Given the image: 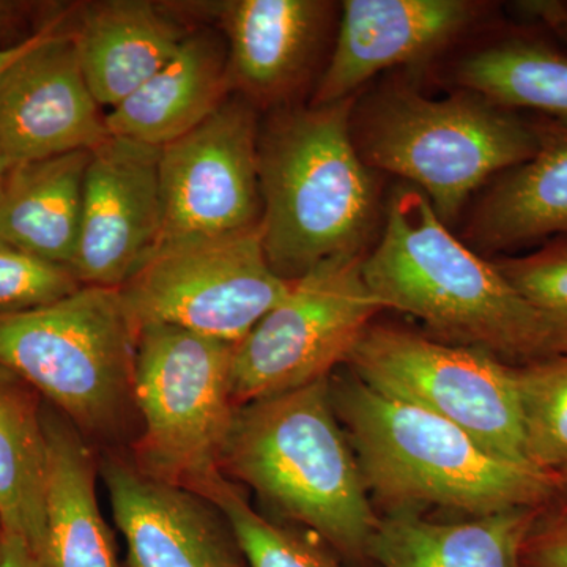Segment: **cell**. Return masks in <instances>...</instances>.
Segmentation results:
<instances>
[{
  "label": "cell",
  "mask_w": 567,
  "mask_h": 567,
  "mask_svg": "<svg viewBox=\"0 0 567 567\" xmlns=\"http://www.w3.org/2000/svg\"><path fill=\"white\" fill-rule=\"evenodd\" d=\"M361 271L382 309L415 317L436 341L481 350L511 365L566 352L550 320L494 260L458 240L415 186L391 194L382 235Z\"/></svg>",
  "instance_id": "1"
},
{
  "label": "cell",
  "mask_w": 567,
  "mask_h": 567,
  "mask_svg": "<svg viewBox=\"0 0 567 567\" xmlns=\"http://www.w3.org/2000/svg\"><path fill=\"white\" fill-rule=\"evenodd\" d=\"M354 100L286 104L260 125V238L284 281L327 260L364 257L375 233L380 183L353 144Z\"/></svg>",
  "instance_id": "2"
},
{
  "label": "cell",
  "mask_w": 567,
  "mask_h": 567,
  "mask_svg": "<svg viewBox=\"0 0 567 567\" xmlns=\"http://www.w3.org/2000/svg\"><path fill=\"white\" fill-rule=\"evenodd\" d=\"M330 386L369 495L390 514L439 506L481 517L554 502L557 473L498 456L464 429L372 390L352 372Z\"/></svg>",
  "instance_id": "3"
},
{
  "label": "cell",
  "mask_w": 567,
  "mask_h": 567,
  "mask_svg": "<svg viewBox=\"0 0 567 567\" xmlns=\"http://www.w3.org/2000/svg\"><path fill=\"white\" fill-rule=\"evenodd\" d=\"M221 472L347 557L368 555L380 517L336 415L330 377L238 406Z\"/></svg>",
  "instance_id": "4"
},
{
  "label": "cell",
  "mask_w": 567,
  "mask_h": 567,
  "mask_svg": "<svg viewBox=\"0 0 567 567\" xmlns=\"http://www.w3.org/2000/svg\"><path fill=\"white\" fill-rule=\"evenodd\" d=\"M350 126L363 162L420 189L450 227L480 186L535 155L544 117L465 89L431 99L385 85L354 100Z\"/></svg>",
  "instance_id": "5"
},
{
  "label": "cell",
  "mask_w": 567,
  "mask_h": 567,
  "mask_svg": "<svg viewBox=\"0 0 567 567\" xmlns=\"http://www.w3.org/2000/svg\"><path fill=\"white\" fill-rule=\"evenodd\" d=\"M136 331L121 290L82 286L55 303L0 315V368L20 377L87 439L114 442L134 409Z\"/></svg>",
  "instance_id": "6"
},
{
  "label": "cell",
  "mask_w": 567,
  "mask_h": 567,
  "mask_svg": "<svg viewBox=\"0 0 567 567\" xmlns=\"http://www.w3.org/2000/svg\"><path fill=\"white\" fill-rule=\"evenodd\" d=\"M235 346L173 324L136 333L134 409L141 435L133 464L144 475L199 492L221 472L237 404L230 390Z\"/></svg>",
  "instance_id": "7"
},
{
  "label": "cell",
  "mask_w": 567,
  "mask_h": 567,
  "mask_svg": "<svg viewBox=\"0 0 567 567\" xmlns=\"http://www.w3.org/2000/svg\"><path fill=\"white\" fill-rule=\"evenodd\" d=\"M346 364L372 390L456 424L498 456L528 462L514 365L481 350L374 323Z\"/></svg>",
  "instance_id": "8"
},
{
  "label": "cell",
  "mask_w": 567,
  "mask_h": 567,
  "mask_svg": "<svg viewBox=\"0 0 567 567\" xmlns=\"http://www.w3.org/2000/svg\"><path fill=\"white\" fill-rule=\"evenodd\" d=\"M363 257L327 260L290 282L286 297L235 346L237 406L328 379L346 364L382 306L361 271Z\"/></svg>",
  "instance_id": "9"
},
{
  "label": "cell",
  "mask_w": 567,
  "mask_h": 567,
  "mask_svg": "<svg viewBox=\"0 0 567 567\" xmlns=\"http://www.w3.org/2000/svg\"><path fill=\"white\" fill-rule=\"evenodd\" d=\"M259 229L156 252L121 287L134 331L173 324L237 346L286 297Z\"/></svg>",
  "instance_id": "10"
},
{
  "label": "cell",
  "mask_w": 567,
  "mask_h": 567,
  "mask_svg": "<svg viewBox=\"0 0 567 567\" xmlns=\"http://www.w3.org/2000/svg\"><path fill=\"white\" fill-rule=\"evenodd\" d=\"M259 110L238 93L159 153L163 223L156 252L259 229Z\"/></svg>",
  "instance_id": "11"
},
{
  "label": "cell",
  "mask_w": 567,
  "mask_h": 567,
  "mask_svg": "<svg viewBox=\"0 0 567 567\" xmlns=\"http://www.w3.org/2000/svg\"><path fill=\"white\" fill-rule=\"evenodd\" d=\"M159 153L112 134L91 151L71 264L82 286L121 289L151 260L163 223Z\"/></svg>",
  "instance_id": "12"
},
{
  "label": "cell",
  "mask_w": 567,
  "mask_h": 567,
  "mask_svg": "<svg viewBox=\"0 0 567 567\" xmlns=\"http://www.w3.org/2000/svg\"><path fill=\"white\" fill-rule=\"evenodd\" d=\"M110 136L71 32L52 24L0 74V148L10 166L91 152Z\"/></svg>",
  "instance_id": "13"
},
{
  "label": "cell",
  "mask_w": 567,
  "mask_h": 567,
  "mask_svg": "<svg viewBox=\"0 0 567 567\" xmlns=\"http://www.w3.org/2000/svg\"><path fill=\"white\" fill-rule=\"evenodd\" d=\"M488 9L491 3L475 0H346L311 104L354 99L375 74L427 62L475 28Z\"/></svg>",
  "instance_id": "14"
},
{
  "label": "cell",
  "mask_w": 567,
  "mask_h": 567,
  "mask_svg": "<svg viewBox=\"0 0 567 567\" xmlns=\"http://www.w3.org/2000/svg\"><path fill=\"white\" fill-rule=\"evenodd\" d=\"M130 567H246L233 529L204 496L144 475L115 453L99 461Z\"/></svg>",
  "instance_id": "15"
},
{
  "label": "cell",
  "mask_w": 567,
  "mask_h": 567,
  "mask_svg": "<svg viewBox=\"0 0 567 567\" xmlns=\"http://www.w3.org/2000/svg\"><path fill=\"white\" fill-rule=\"evenodd\" d=\"M333 3L234 0L221 9L230 91L257 110L292 104L315 65Z\"/></svg>",
  "instance_id": "16"
},
{
  "label": "cell",
  "mask_w": 567,
  "mask_h": 567,
  "mask_svg": "<svg viewBox=\"0 0 567 567\" xmlns=\"http://www.w3.org/2000/svg\"><path fill=\"white\" fill-rule=\"evenodd\" d=\"M473 249L513 252L567 238V125L544 118L543 141L527 162L499 174L476 205Z\"/></svg>",
  "instance_id": "17"
},
{
  "label": "cell",
  "mask_w": 567,
  "mask_h": 567,
  "mask_svg": "<svg viewBox=\"0 0 567 567\" xmlns=\"http://www.w3.org/2000/svg\"><path fill=\"white\" fill-rule=\"evenodd\" d=\"M48 445L47 524L39 567H122L96 499L99 464L87 439L54 406H43Z\"/></svg>",
  "instance_id": "18"
},
{
  "label": "cell",
  "mask_w": 567,
  "mask_h": 567,
  "mask_svg": "<svg viewBox=\"0 0 567 567\" xmlns=\"http://www.w3.org/2000/svg\"><path fill=\"white\" fill-rule=\"evenodd\" d=\"M230 93L227 44L212 31L189 32L162 70L106 114L107 130L163 148L210 117Z\"/></svg>",
  "instance_id": "19"
},
{
  "label": "cell",
  "mask_w": 567,
  "mask_h": 567,
  "mask_svg": "<svg viewBox=\"0 0 567 567\" xmlns=\"http://www.w3.org/2000/svg\"><path fill=\"white\" fill-rule=\"evenodd\" d=\"M71 35L93 96L114 110L174 58L189 32L155 3L112 0L85 9Z\"/></svg>",
  "instance_id": "20"
},
{
  "label": "cell",
  "mask_w": 567,
  "mask_h": 567,
  "mask_svg": "<svg viewBox=\"0 0 567 567\" xmlns=\"http://www.w3.org/2000/svg\"><path fill=\"white\" fill-rule=\"evenodd\" d=\"M544 509H513L464 522L415 513L380 517L368 557L383 567H522V547Z\"/></svg>",
  "instance_id": "21"
},
{
  "label": "cell",
  "mask_w": 567,
  "mask_h": 567,
  "mask_svg": "<svg viewBox=\"0 0 567 567\" xmlns=\"http://www.w3.org/2000/svg\"><path fill=\"white\" fill-rule=\"evenodd\" d=\"M89 158L91 152L81 151L11 166L0 193V238L71 268Z\"/></svg>",
  "instance_id": "22"
},
{
  "label": "cell",
  "mask_w": 567,
  "mask_h": 567,
  "mask_svg": "<svg viewBox=\"0 0 567 567\" xmlns=\"http://www.w3.org/2000/svg\"><path fill=\"white\" fill-rule=\"evenodd\" d=\"M458 89L567 125V51L528 28L506 29L454 66Z\"/></svg>",
  "instance_id": "23"
},
{
  "label": "cell",
  "mask_w": 567,
  "mask_h": 567,
  "mask_svg": "<svg viewBox=\"0 0 567 567\" xmlns=\"http://www.w3.org/2000/svg\"><path fill=\"white\" fill-rule=\"evenodd\" d=\"M48 445L40 394L0 368V533L33 557L47 524Z\"/></svg>",
  "instance_id": "24"
},
{
  "label": "cell",
  "mask_w": 567,
  "mask_h": 567,
  "mask_svg": "<svg viewBox=\"0 0 567 567\" xmlns=\"http://www.w3.org/2000/svg\"><path fill=\"white\" fill-rule=\"evenodd\" d=\"M197 494L226 518L248 567H342L315 540L260 516L229 477H213Z\"/></svg>",
  "instance_id": "25"
},
{
  "label": "cell",
  "mask_w": 567,
  "mask_h": 567,
  "mask_svg": "<svg viewBox=\"0 0 567 567\" xmlns=\"http://www.w3.org/2000/svg\"><path fill=\"white\" fill-rule=\"evenodd\" d=\"M522 415L525 456L546 472L567 468V352L514 365Z\"/></svg>",
  "instance_id": "26"
},
{
  "label": "cell",
  "mask_w": 567,
  "mask_h": 567,
  "mask_svg": "<svg viewBox=\"0 0 567 567\" xmlns=\"http://www.w3.org/2000/svg\"><path fill=\"white\" fill-rule=\"evenodd\" d=\"M81 287L71 268L48 262L0 238V315L43 308Z\"/></svg>",
  "instance_id": "27"
},
{
  "label": "cell",
  "mask_w": 567,
  "mask_h": 567,
  "mask_svg": "<svg viewBox=\"0 0 567 567\" xmlns=\"http://www.w3.org/2000/svg\"><path fill=\"white\" fill-rule=\"evenodd\" d=\"M507 281L557 328L567 352V238L494 260Z\"/></svg>",
  "instance_id": "28"
},
{
  "label": "cell",
  "mask_w": 567,
  "mask_h": 567,
  "mask_svg": "<svg viewBox=\"0 0 567 567\" xmlns=\"http://www.w3.org/2000/svg\"><path fill=\"white\" fill-rule=\"evenodd\" d=\"M522 567H567V516L543 511L522 547Z\"/></svg>",
  "instance_id": "29"
},
{
  "label": "cell",
  "mask_w": 567,
  "mask_h": 567,
  "mask_svg": "<svg viewBox=\"0 0 567 567\" xmlns=\"http://www.w3.org/2000/svg\"><path fill=\"white\" fill-rule=\"evenodd\" d=\"M518 10L528 20H535L548 31L557 32L567 41V0H543V2H520Z\"/></svg>",
  "instance_id": "30"
},
{
  "label": "cell",
  "mask_w": 567,
  "mask_h": 567,
  "mask_svg": "<svg viewBox=\"0 0 567 567\" xmlns=\"http://www.w3.org/2000/svg\"><path fill=\"white\" fill-rule=\"evenodd\" d=\"M0 567H39L31 548L17 536L2 535Z\"/></svg>",
  "instance_id": "31"
},
{
  "label": "cell",
  "mask_w": 567,
  "mask_h": 567,
  "mask_svg": "<svg viewBox=\"0 0 567 567\" xmlns=\"http://www.w3.org/2000/svg\"><path fill=\"white\" fill-rule=\"evenodd\" d=\"M51 25L52 24H48L47 28L40 29V31L32 33V35L25 37L24 40L20 41V43L11 44V47L7 48H0V74L9 69L11 63L17 62L21 55H24L25 52L35 47V44L47 35V32L50 31Z\"/></svg>",
  "instance_id": "32"
},
{
  "label": "cell",
  "mask_w": 567,
  "mask_h": 567,
  "mask_svg": "<svg viewBox=\"0 0 567 567\" xmlns=\"http://www.w3.org/2000/svg\"><path fill=\"white\" fill-rule=\"evenodd\" d=\"M558 487L555 492L554 502L546 507L547 513L561 514L567 516V468L558 472Z\"/></svg>",
  "instance_id": "33"
},
{
  "label": "cell",
  "mask_w": 567,
  "mask_h": 567,
  "mask_svg": "<svg viewBox=\"0 0 567 567\" xmlns=\"http://www.w3.org/2000/svg\"><path fill=\"white\" fill-rule=\"evenodd\" d=\"M11 169L9 159H7L6 153L0 148V193H2L3 183L7 181V175H9Z\"/></svg>",
  "instance_id": "34"
},
{
  "label": "cell",
  "mask_w": 567,
  "mask_h": 567,
  "mask_svg": "<svg viewBox=\"0 0 567 567\" xmlns=\"http://www.w3.org/2000/svg\"><path fill=\"white\" fill-rule=\"evenodd\" d=\"M3 21H6V7L0 3V25L3 24Z\"/></svg>",
  "instance_id": "35"
},
{
  "label": "cell",
  "mask_w": 567,
  "mask_h": 567,
  "mask_svg": "<svg viewBox=\"0 0 567 567\" xmlns=\"http://www.w3.org/2000/svg\"><path fill=\"white\" fill-rule=\"evenodd\" d=\"M0 557H2V533H0Z\"/></svg>",
  "instance_id": "36"
}]
</instances>
